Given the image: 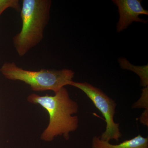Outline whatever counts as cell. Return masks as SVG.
<instances>
[{
	"instance_id": "obj_1",
	"label": "cell",
	"mask_w": 148,
	"mask_h": 148,
	"mask_svg": "<svg viewBox=\"0 0 148 148\" xmlns=\"http://www.w3.org/2000/svg\"><path fill=\"white\" fill-rule=\"evenodd\" d=\"M27 101L39 105L49 114V123L41 135V139L44 141L50 142L58 136H63L68 140L70 132L75 131L78 127V117L73 116L78 112V105L71 99L65 87L62 88L53 96H40L33 93L29 95Z\"/></svg>"
},
{
	"instance_id": "obj_2",
	"label": "cell",
	"mask_w": 148,
	"mask_h": 148,
	"mask_svg": "<svg viewBox=\"0 0 148 148\" xmlns=\"http://www.w3.org/2000/svg\"><path fill=\"white\" fill-rule=\"evenodd\" d=\"M50 0H23L20 11L22 27L12 39L16 52L23 56L42 41L49 18Z\"/></svg>"
},
{
	"instance_id": "obj_3",
	"label": "cell",
	"mask_w": 148,
	"mask_h": 148,
	"mask_svg": "<svg viewBox=\"0 0 148 148\" xmlns=\"http://www.w3.org/2000/svg\"><path fill=\"white\" fill-rule=\"evenodd\" d=\"M0 72L8 79L20 81L29 85L34 91L52 90L55 93L65 86L70 85L75 75L72 70L68 69L28 71L18 67L14 62L3 64Z\"/></svg>"
},
{
	"instance_id": "obj_4",
	"label": "cell",
	"mask_w": 148,
	"mask_h": 148,
	"mask_svg": "<svg viewBox=\"0 0 148 148\" xmlns=\"http://www.w3.org/2000/svg\"><path fill=\"white\" fill-rule=\"evenodd\" d=\"M70 85L83 91L105 118L106 131L99 137L100 139L108 142L112 140L118 141L122 137V133L120 130L119 123L114 121L116 106L115 101L101 89L87 82H77L73 81Z\"/></svg>"
},
{
	"instance_id": "obj_5",
	"label": "cell",
	"mask_w": 148,
	"mask_h": 148,
	"mask_svg": "<svg viewBox=\"0 0 148 148\" xmlns=\"http://www.w3.org/2000/svg\"><path fill=\"white\" fill-rule=\"evenodd\" d=\"M113 1L118 7L119 20L117 24L116 30L119 33L126 29L133 21L145 23L147 22L139 17L141 14H148V10H145L141 5L142 1L114 0Z\"/></svg>"
},
{
	"instance_id": "obj_6",
	"label": "cell",
	"mask_w": 148,
	"mask_h": 148,
	"mask_svg": "<svg viewBox=\"0 0 148 148\" xmlns=\"http://www.w3.org/2000/svg\"><path fill=\"white\" fill-rule=\"evenodd\" d=\"M92 148H148V138L139 134L135 138L126 140L118 145H112L107 141L94 136L92 141Z\"/></svg>"
},
{
	"instance_id": "obj_7",
	"label": "cell",
	"mask_w": 148,
	"mask_h": 148,
	"mask_svg": "<svg viewBox=\"0 0 148 148\" xmlns=\"http://www.w3.org/2000/svg\"><path fill=\"white\" fill-rule=\"evenodd\" d=\"M10 8L18 12L21 11V7L18 0H0V16L6 9Z\"/></svg>"
}]
</instances>
